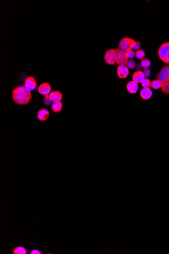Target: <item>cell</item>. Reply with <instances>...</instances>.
Wrapping results in <instances>:
<instances>
[{
  "label": "cell",
  "instance_id": "3",
  "mask_svg": "<svg viewBox=\"0 0 169 254\" xmlns=\"http://www.w3.org/2000/svg\"><path fill=\"white\" fill-rule=\"evenodd\" d=\"M169 53V42H166L161 45L158 50V55L162 61L165 62L167 56Z\"/></svg>",
  "mask_w": 169,
  "mask_h": 254
},
{
  "label": "cell",
  "instance_id": "25",
  "mask_svg": "<svg viewBox=\"0 0 169 254\" xmlns=\"http://www.w3.org/2000/svg\"><path fill=\"white\" fill-rule=\"evenodd\" d=\"M28 254H42V252L40 250L37 248H33L32 250H29L28 252Z\"/></svg>",
  "mask_w": 169,
  "mask_h": 254
},
{
  "label": "cell",
  "instance_id": "17",
  "mask_svg": "<svg viewBox=\"0 0 169 254\" xmlns=\"http://www.w3.org/2000/svg\"><path fill=\"white\" fill-rule=\"evenodd\" d=\"M51 110L54 113H59L63 108V105L61 101L53 102L51 105Z\"/></svg>",
  "mask_w": 169,
  "mask_h": 254
},
{
  "label": "cell",
  "instance_id": "13",
  "mask_svg": "<svg viewBox=\"0 0 169 254\" xmlns=\"http://www.w3.org/2000/svg\"><path fill=\"white\" fill-rule=\"evenodd\" d=\"M49 99L53 102L61 101L62 99V95L59 91H53L49 94Z\"/></svg>",
  "mask_w": 169,
  "mask_h": 254
},
{
  "label": "cell",
  "instance_id": "14",
  "mask_svg": "<svg viewBox=\"0 0 169 254\" xmlns=\"http://www.w3.org/2000/svg\"><path fill=\"white\" fill-rule=\"evenodd\" d=\"M141 98L142 99L147 100L152 96V92L149 88H143L140 92Z\"/></svg>",
  "mask_w": 169,
  "mask_h": 254
},
{
  "label": "cell",
  "instance_id": "24",
  "mask_svg": "<svg viewBox=\"0 0 169 254\" xmlns=\"http://www.w3.org/2000/svg\"><path fill=\"white\" fill-rule=\"evenodd\" d=\"M43 103L45 106H49L51 105L52 101L49 99V95H44V98L43 99Z\"/></svg>",
  "mask_w": 169,
  "mask_h": 254
},
{
  "label": "cell",
  "instance_id": "19",
  "mask_svg": "<svg viewBox=\"0 0 169 254\" xmlns=\"http://www.w3.org/2000/svg\"><path fill=\"white\" fill-rule=\"evenodd\" d=\"M161 88L163 93L166 95H169V80L163 83Z\"/></svg>",
  "mask_w": 169,
  "mask_h": 254
},
{
  "label": "cell",
  "instance_id": "12",
  "mask_svg": "<svg viewBox=\"0 0 169 254\" xmlns=\"http://www.w3.org/2000/svg\"><path fill=\"white\" fill-rule=\"evenodd\" d=\"M132 79H133V81H134L136 83L138 84L142 83V81L145 79V75L144 74L143 72L141 71L135 72L133 75Z\"/></svg>",
  "mask_w": 169,
  "mask_h": 254
},
{
  "label": "cell",
  "instance_id": "18",
  "mask_svg": "<svg viewBox=\"0 0 169 254\" xmlns=\"http://www.w3.org/2000/svg\"><path fill=\"white\" fill-rule=\"evenodd\" d=\"M162 85H163V83L158 79L153 80L151 83V87L155 90L159 89L160 88L162 87Z\"/></svg>",
  "mask_w": 169,
  "mask_h": 254
},
{
  "label": "cell",
  "instance_id": "27",
  "mask_svg": "<svg viewBox=\"0 0 169 254\" xmlns=\"http://www.w3.org/2000/svg\"><path fill=\"white\" fill-rule=\"evenodd\" d=\"M143 72L145 76L147 77H148L151 76V69H148V68H146V69H144Z\"/></svg>",
  "mask_w": 169,
  "mask_h": 254
},
{
  "label": "cell",
  "instance_id": "22",
  "mask_svg": "<svg viewBox=\"0 0 169 254\" xmlns=\"http://www.w3.org/2000/svg\"><path fill=\"white\" fill-rule=\"evenodd\" d=\"M151 80L149 79H148L147 78H145L144 80L142 81L141 83L142 86L143 88H149L151 87Z\"/></svg>",
  "mask_w": 169,
  "mask_h": 254
},
{
  "label": "cell",
  "instance_id": "9",
  "mask_svg": "<svg viewBox=\"0 0 169 254\" xmlns=\"http://www.w3.org/2000/svg\"><path fill=\"white\" fill-rule=\"evenodd\" d=\"M14 90L25 98H27L30 100L32 99L31 91L26 89L25 86H17Z\"/></svg>",
  "mask_w": 169,
  "mask_h": 254
},
{
  "label": "cell",
  "instance_id": "11",
  "mask_svg": "<svg viewBox=\"0 0 169 254\" xmlns=\"http://www.w3.org/2000/svg\"><path fill=\"white\" fill-rule=\"evenodd\" d=\"M117 74L120 79L126 78L129 75V69L125 65L119 66L117 69Z\"/></svg>",
  "mask_w": 169,
  "mask_h": 254
},
{
  "label": "cell",
  "instance_id": "23",
  "mask_svg": "<svg viewBox=\"0 0 169 254\" xmlns=\"http://www.w3.org/2000/svg\"><path fill=\"white\" fill-rule=\"evenodd\" d=\"M126 66L127 67L128 69L132 70V69H134V68H135V67H136V63H135V62L134 60L131 59L128 60Z\"/></svg>",
  "mask_w": 169,
  "mask_h": 254
},
{
  "label": "cell",
  "instance_id": "8",
  "mask_svg": "<svg viewBox=\"0 0 169 254\" xmlns=\"http://www.w3.org/2000/svg\"><path fill=\"white\" fill-rule=\"evenodd\" d=\"M37 91L40 94L43 95H49L51 91V86L49 83L44 82L39 85Z\"/></svg>",
  "mask_w": 169,
  "mask_h": 254
},
{
  "label": "cell",
  "instance_id": "10",
  "mask_svg": "<svg viewBox=\"0 0 169 254\" xmlns=\"http://www.w3.org/2000/svg\"><path fill=\"white\" fill-rule=\"evenodd\" d=\"M49 115L50 113L49 111L44 108H42L37 111V117L39 121H45L49 118Z\"/></svg>",
  "mask_w": 169,
  "mask_h": 254
},
{
  "label": "cell",
  "instance_id": "21",
  "mask_svg": "<svg viewBox=\"0 0 169 254\" xmlns=\"http://www.w3.org/2000/svg\"><path fill=\"white\" fill-rule=\"evenodd\" d=\"M151 62L149 59L148 58H143L141 61L140 64L142 67L146 69L149 68L151 66Z\"/></svg>",
  "mask_w": 169,
  "mask_h": 254
},
{
  "label": "cell",
  "instance_id": "26",
  "mask_svg": "<svg viewBox=\"0 0 169 254\" xmlns=\"http://www.w3.org/2000/svg\"><path fill=\"white\" fill-rule=\"evenodd\" d=\"M126 53L128 56V58H130V59H132V58H133L135 56V52L133 50L129 51L127 52Z\"/></svg>",
  "mask_w": 169,
  "mask_h": 254
},
{
  "label": "cell",
  "instance_id": "5",
  "mask_svg": "<svg viewBox=\"0 0 169 254\" xmlns=\"http://www.w3.org/2000/svg\"><path fill=\"white\" fill-rule=\"evenodd\" d=\"M104 59L108 65H114L116 63V53L114 49H111L106 51L105 53Z\"/></svg>",
  "mask_w": 169,
  "mask_h": 254
},
{
  "label": "cell",
  "instance_id": "1",
  "mask_svg": "<svg viewBox=\"0 0 169 254\" xmlns=\"http://www.w3.org/2000/svg\"><path fill=\"white\" fill-rule=\"evenodd\" d=\"M136 41L130 38H123L119 43V48L120 50L127 52L132 50L135 46Z\"/></svg>",
  "mask_w": 169,
  "mask_h": 254
},
{
  "label": "cell",
  "instance_id": "15",
  "mask_svg": "<svg viewBox=\"0 0 169 254\" xmlns=\"http://www.w3.org/2000/svg\"><path fill=\"white\" fill-rule=\"evenodd\" d=\"M127 89L128 91L131 94H135L137 92L138 85L133 81H130L127 84Z\"/></svg>",
  "mask_w": 169,
  "mask_h": 254
},
{
  "label": "cell",
  "instance_id": "16",
  "mask_svg": "<svg viewBox=\"0 0 169 254\" xmlns=\"http://www.w3.org/2000/svg\"><path fill=\"white\" fill-rule=\"evenodd\" d=\"M28 252L26 247L20 245L14 248L12 251V253L13 254H27Z\"/></svg>",
  "mask_w": 169,
  "mask_h": 254
},
{
  "label": "cell",
  "instance_id": "6",
  "mask_svg": "<svg viewBox=\"0 0 169 254\" xmlns=\"http://www.w3.org/2000/svg\"><path fill=\"white\" fill-rule=\"evenodd\" d=\"M37 86V81L33 76L27 77L24 81V86L30 91H34Z\"/></svg>",
  "mask_w": 169,
  "mask_h": 254
},
{
  "label": "cell",
  "instance_id": "4",
  "mask_svg": "<svg viewBox=\"0 0 169 254\" xmlns=\"http://www.w3.org/2000/svg\"><path fill=\"white\" fill-rule=\"evenodd\" d=\"M12 99L13 101H14L15 103L19 105H28L29 102L30 101V99H28L27 98H25L23 96L19 95L18 92L13 89L12 92Z\"/></svg>",
  "mask_w": 169,
  "mask_h": 254
},
{
  "label": "cell",
  "instance_id": "29",
  "mask_svg": "<svg viewBox=\"0 0 169 254\" xmlns=\"http://www.w3.org/2000/svg\"><path fill=\"white\" fill-rule=\"evenodd\" d=\"M165 63H168V64H169V54H168V55H167V56L166 59Z\"/></svg>",
  "mask_w": 169,
  "mask_h": 254
},
{
  "label": "cell",
  "instance_id": "7",
  "mask_svg": "<svg viewBox=\"0 0 169 254\" xmlns=\"http://www.w3.org/2000/svg\"><path fill=\"white\" fill-rule=\"evenodd\" d=\"M157 79L163 83L169 80V65L165 66L158 74Z\"/></svg>",
  "mask_w": 169,
  "mask_h": 254
},
{
  "label": "cell",
  "instance_id": "2",
  "mask_svg": "<svg viewBox=\"0 0 169 254\" xmlns=\"http://www.w3.org/2000/svg\"><path fill=\"white\" fill-rule=\"evenodd\" d=\"M115 53L116 63L119 66L126 65L129 60V58L126 52L123 51L119 48H116L115 50Z\"/></svg>",
  "mask_w": 169,
  "mask_h": 254
},
{
  "label": "cell",
  "instance_id": "28",
  "mask_svg": "<svg viewBox=\"0 0 169 254\" xmlns=\"http://www.w3.org/2000/svg\"><path fill=\"white\" fill-rule=\"evenodd\" d=\"M140 43L139 41H136V44H135V46L134 47L133 50H137V49L139 50V49L140 48Z\"/></svg>",
  "mask_w": 169,
  "mask_h": 254
},
{
  "label": "cell",
  "instance_id": "20",
  "mask_svg": "<svg viewBox=\"0 0 169 254\" xmlns=\"http://www.w3.org/2000/svg\"><path fill=\"white\" fill-rule=\"evenodd\" d=\"M136 58L138 59H143L145 55V53L142 49H139L136 51L135 54Z\"/></svg>",
  "mask_w": 169,
  "mask_h": 254
}]
</instances>
